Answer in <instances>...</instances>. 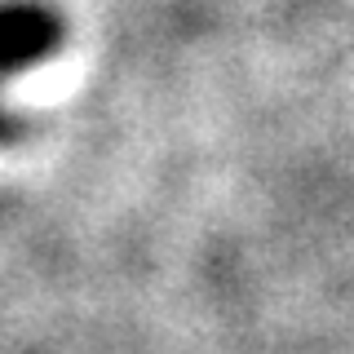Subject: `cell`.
Here are the masks:
<instances>
[{"label": "cell", "instance_id": "cell-1", "mask_svg": "<svg viewBox=\"0 0 354 354\" xmlns=\"http://www.w3.org/2000/svg\"><path fill=\"white\" fill-rule=\"evenodd\" d=\"M40 18H22V14H0V80L14 66H22L31 53H40Z\"/></svg>", "mask_w": 354, "mask_h": 354}]
</instances>
